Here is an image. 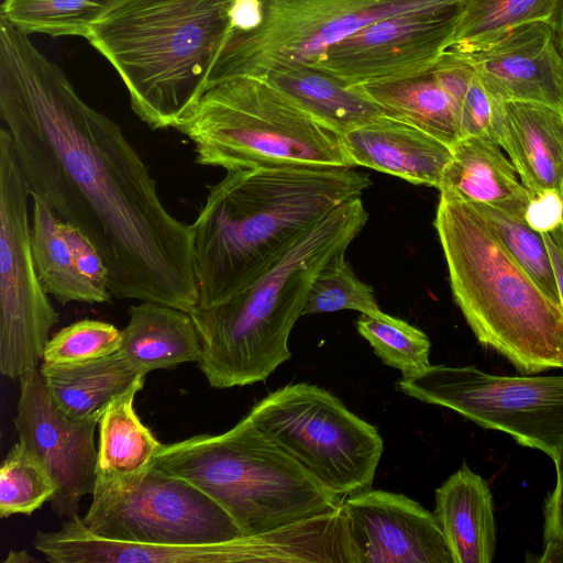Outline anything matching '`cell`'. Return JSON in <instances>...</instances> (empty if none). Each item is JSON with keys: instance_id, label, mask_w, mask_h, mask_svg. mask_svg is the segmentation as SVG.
<instances>
[{"instance_id": "obj_7", "label": "cell", "mask_w": 563, "mask_h": 563, "mask_svg": "<svg viewBox=\"0 0 563 563\" xmlns=\"http://www.w3.org/2000/svg\"><path fill=\"white\" fill-rule=\"evenodd\" d=\"M196 163L229 170L261 166L354 167L342 137L269 77L235 76L208 87L176 128Z\"/></svg>"}, {"instance_id": "obj_41", "label": "cell", "mask_w": 563, "mask_h": 563, "mask_svg": "<svg viewBox=\"0 0 563 563\" xmlns=\"http://www.w3.org/2000/svg\"><path fill=\"white\" fill-rule=\"evenodd\" d=\"M36 561L34 558H32L26 551H19L14 552L11 551L8 553L7 559L4 560V563H29Z\"/></svg>"}, {"instance_id": "obj_12", "label": "cell", "mask_w": 563, "mask_h": 563, "mask_svg": "<svg viewBox=\"0 0 563 563\" xmlns=\"http://www.w3.org/2000/svg\"><path fill=\"white\" fill-rule=\"evenodd\" d=\"M30 197L12 140L0 129V372L19 379L43 360L58 313L37 276Z\"/></svg>"}, {"instance_id": "obj_5", "label": "cell", "mask_w": 563, "mask_h": 563, "mask_svg": "<svg viewBox=\"0 0 563 563\" xmlns=\"http://www.w3.org/2000/svg\"><path fill=\"white\" fill-rule=\"evenodd\" d=\"M434 228L453 298L478 342L520 374L563 369V307L540 289L486 219L440 191Z\"/></svg>"}, {"instance_id": "obj_6", "label": "cell", "mask_w": 563, "mask_h": 563, "mask_svg": "<svg viewBox=\"0 0 563 563\" xmlns=\"http://www.w3.org/2000/svg\"><path fill=\"white\" fill-rule=\"evenodd\" d=\"M153 464L201 489L245 536L336 510L345 499L245 417L221 434L163 444Z\"/></svg>"}, {"instance_id": "obj_8", "label": "cell", "mask_w": 563, "mask_h": 563, "mask_svg": "<svg viewBox=\"0 0 563 563\" xmlns=\"http://www.w3.org/2000/svg\"><path fill=\"white\" fill-rule=\"evenodd\" d=\"M245 418L332 493L346 498L372 488L383 439L327 389L288 384L256 402Z\"/></svg>"}, {"instance_id": "obj_29", "label": "cell", "mask_w": 563, "mask_h": 563, "mask_svg": "<svg viewBox=\"0 0 563 563\" xmlns=\"http://www.w3.org/2000/svg\"><path fill=\"white\" fill-rule=\"evenodd\" d=\"M356 329L382 362L400 371L401 376L418 374L431 365L428 335L402 319L383 311L377 316L362 313Z\"/></svg>"}, {"instance_id": "obj_11", "label": "cell", "mask_w": 563, "mask_h": 563, "mask_svg": "<svg viewBox=\"0 0 563 563\" xmlns=\"http://www.w3.org/2000/svg\"><path fill=\"white\" fill-rule=\"evenodd\" d=\"M82 526L117 541L205 544L244 537L232 517L189 482L154 464L128 477L97 474Z\"/></svg>"}, {"instance_id": "obj_25", "label": "cell", "mask_w": 563, "mask_h": 563, "mask_svg": "<svg viewBox=\"0 0 563 563\" xmlns=\"http://www.w3.org/2000/svg\"><path fill=\"white\" fill-rule=\"evenodd\" d=\"M141 377L114 398L99 420L98 472L104 476L128 477L153 465L163 444L141 421L134 399L142 390Z\"/></svg>"}, {"instance_id": "obj_19", "label": "cell", "mask_w": 563, "mask_h": 563, "mask_svg": "<svg viewBox=\"0 0 563 563\" xmlns=\"http://www.w3.org/2000/svg\"><path fill=\"white\" fill-rule=\"evenodd\" d=\"M438 189L519 218H525L531 199L499 144L476 136L462 137L452 146Z\"/></svg>"}, {"instance_id": "obj_23", "label": "cell", "mask_w": 563, "mask_h": 563, "mask_svg": "<svg viewBox=\"0 0 563 563\" xmlns=\"http://www.w3.org/2000/svg\"><path fill=\"white\" fill-rule=\"evenodd\" d=\"M32 199L31 249L45 291L59 303H102L112 296L100 292L79 273L63 221L40 197Z\"/></svg>"}, {"instance_id": "obj_31", "label": "cell", "mask_w": 563, "mask_h": 563, "mask_svg": "<svg viewBox=\"0 0 563 563\" xmlns=\"http://www.w3.org/2000/svg\"><path fill=\"white\" fill-rule=\"evenodd\" d=\"M56 493L51 475L20 442L8 452L0 468V517L30 516Z\"/></svg>"}, {"instance_id": "obj_24", "label": "cell", "mask_w": 563, "mask_h": 563, "mask_svg": "<svg viewBox=\"0 0 563 563\" xmlns=\"http://www.w3.org/2000/svg\"><path fill=\"white\" fill-rule=\"evenodd\" d=\"M354 88L384 113L423 130L451 147L462 139L459 107L431 71L407 80Z\"/></svg>"}, {"instance_id": "obj_32", "label": "cell", "mask_w": 563, "mask_h": 563, "mask_svg": "<svg viewBox=\"0 0 563 563\" xmlns=\"http://www.w3.org/2000/svg\"><path fill=\"white\" fill-rule=\"evenodd\" d=\"M355 310L377 316L379 309L373 288L360 280L341 257L328 265L313 280L302 316Z\"/></svg>"}, {"instance_id": "obj_18", "label": "cell", "mask_w": 563, "mask_h": 563, "mask_svg": "<svg viewBox=\"0 0 563 563\" xmlns=\"http://www.w3.org/2000/svg\"><path fill=\"white\" fill-rule=\"evenodd\" d=\"M499 145L531 197L563 196V111L540 102H503Z\"/></svg>"}, {"instance_id": "obj_39", "label": "cell", "mask_w": 563, "mask_h": 563, "mask_svg": "<svg viewBox=\"0 0 563 563\" xmlns=\"http://www.w3.org/2000/svg\"><path fill=\"white\" fill-rule=\"evenodd\" d=\"M554 267L561 303L563 307V224L559 228L541 233Z\"/></svg>"}, {"instance_id": "obj_1", "label": "cell", "mask_w": 563, "mask_h": 563, "mask_svg": "<svg viewBox=\"0 0 563 563\" xmlns=\"http://www.w3.org/2000/svg\"><path fill=\"white\" fill-rule=\"evenodd\" d=\"M0 115L30 196L96 247L117 299L198 307L192 225L162 202L120 125L89 106L27 34L0 18Z\"/></svg>"}, {"instance_id": "obj_20", "label": "cell", "mask_w": 563, "mask_h": 563, "mask_svg": "<svg viewBox=\"0 0 563 563\" xmlns=\"http://www.w3.org/2000/svg\"><path fill=\"white\" fill-rule=\"evenodd\" d=\"M434 515L453 563H489L496 551L493 494L466 463L435 489Z\"/></svg>"}, {"instance_id": "obj_13", "label": "cell", "mask_w": 563, "mask_h": 563, "mask_svg": "<svg viewBox=\"0 0 563 563\" xmlns=\"http://www.w3.org/2000/svg\"><path fill=\"white\" fill-rule=\"evenodd\" d=\"M457 8L378 20L331 45L305 68L347 88L420 77L449 48Z\"/></svg>"}, {"instance_id": "obj_22", "label": "cell", "mask_w": 563, "mask_h": 563, "mask_svg": "<svg viewBox=\"0 0 563 563\" xmlns=\"http://www.w3.org/2000/svg\"><path fill=\"white\" fill-rule=\"evenodd\" d=\"M40 373L56 407L76 420L101 418L114 398L145 377L119 351L82 363L43 362Z\"/></svg>"}, {"instance_id": "obj_3", "label": "cell", "mask_w": 563, "mask_h": 563, "mask_svg": "<svg viewBox=\"0 0 563 563\" xmlns=\"http://www.w3.org/2000/svg\"><path fill=\"white\" fill-rule=\"evenodd\" d=\"M367 219L361 198L336 207L242 291L190 312L202 349L198 366L211 387L265 380L291 357L289 334L313 280L345 256Z\"/></svg>"}, {"instance_id": "obj_37", "label": "cell", "mask_w": 563, "mask_h": 563, "mask_svg": "<svg viewBox=\"0 0 563 563\" xmlns=\"http://www.w3.org/2000/svg\"><path fill=\"white\" fill-rule=\"evenodd\" d=\"M556 482L544 506V540L563 542V451L553 461Z\"/></svg>"}, {"instance_id": "obj_9", "label": "cell", "mask_w": 563, "mask_h": 563, "mask_svg": "<svg viewBox=\"0 0 563 563\" xmlns=\"http://www.w3.org/2000/svg\"><path fill=\"white\" fill-rule=\"evenodd\" d=\"M262 22L230 29L209 86L235 76L268 77L308 67L328 47L382 19L455 8L460 0H261Z\"/></svg>"}, {"instance_id": "obj_33", "label": "cell", "mask_w": 563, "mask_h": 563, "mask_svg": "<svg viewBox=\"0 0 563 563\" xmlns=\"http://www.w3.org/2000/svg\"><path fill=\"white\" fill-rule=\"evenodd\" d=\"M121 331L111 323L84 319L76 321L48 339L43 362L49 364L82 363L119 351Z\"/></svg>"}, {"instance_id": "obj_38", "label": "cell", "mask_w": 563, "mask_h": 563, "mask_svg": "<svg viewBox=\"0 0 563 563\" xmlns=\"http://www.w3.org/2000/svg\"><path fill=\"white\" fill-rule=\"evenodd\" d=\"M263 18L261 0H235L231 10V27L249 31L256 27Z\"/></svg>"}, {"instance_id": "obj_15", "label": "cell", "mask_w": 563, "mask_h": 563, "mask_svg": "<svg viewBox=\"0 0 563 563\" xmlns=\"http://www.w3.org/2000/svg\"><path fill=\"white\" fill-rule=\"evenodd\" d=\"M343 508L358 563H453L434 512L406 495L371 488Z\"/></svg>"}, {"instance_id": "obj_34", "label": "cell", "mask_w": 563, "mask_h": 563, "mask_svg": "<svg viewBox=\"0 0 563 563\" xmlns=\"http://www.w3.org/2000/svg\"><path fill=\"white\" fill-rule=\"evenodd\" d=\"M457 107L462 137L476 136L499 144L503 102L488 93L475 71L457 99Z\"/></svg>"}, {"instance_id": "obj_28", "label": "cell", "mask_w": 563, "mask_h": 563, "mask_svg": "<svg viewBox=\"0 0 563 563\" xmlns=\"http://www.w3.org/2000/svg\"><path fill=\"white\" fill-rule=\"evenodd\" d=\"M119 0H3L0 16L19 31L86 38Z\"/></svg>"}, {"instance_id": "obj_36", "label": "cell", "mask_w": 563, "mask_h": 563, "mask_svg": "<svg viewBox=\"0 0 563 563\" xmlns=\"http://www.w3.org/2000/svg\"><path fill=\"white\" fill-rule=\"evenodd\" d=\"M525 220L539 233L550 232L563 224V196L545 191L531 197Z\"/></svg>"}, {"instance_id": "obj_30", "label": "cell", "mask_w": 563, "mask_h": 563, "mask_svg": "<svg viewBox=\"0 0 563 563\" xmlns=\"http://www.w3.org/2000/svg\"><path fill=\"white\" fill-rule=\"evenodd\" d=\"M471 205L486 219L509 253L540 289L562 306L554 267L542 234L531 229L525 218L488 206Z\"/></svg>"}, {"instance_id": "obj_40", "label": "cell", "mask_w": 563, "mask_h": 563, "mask_svg": "<svg viewBox=\"0 0 563 563\" xmlns=\"http://www.w3.org/2000/svg\"><path fill=\"white\" fill-rule=\"evenodd\" d=\"M540 562H563V542L544 540V550Z\"/></svg>"}, {"instance_id": "obj_2", "label": "cell", "mask_w": 563, "mask_h": 563, "mask_svg": "<svg viewBox=\"0 0 563 563\" xmlns=\"http://www.w3.org/2000/svg\"><path fill=\"white\" fill-rule=\"evenodd\" d=\"M372 186L353 167L261 166L229 170L192 225L200 308L257 279L303 233Z\"/></svg>"}, {"instance_id": "obj_35", "label": "cell", "mask_w": 563, "mask_h": 563, "mask_svg": "<svg viewBox=\"0 0 563 563\" xmlns=\"http://www.w3.org/2000/svg\"><path fill=\"white\" fill-rule=\"evenodd\" d=\"M63 225L79 273L100 292L112 296L108 286L107 267L96 247L76 228L65 222H63Z\"/></svg>"}, {"instance_id": "obj_16", "label": "cell", "mask_w": 563, "mask_h": 563, "mask_svg": "<svg viewBox=\"0 0 563 563\" xmlns=\"http://www.w3.org/2000/svg\"><path fill=\"white\" fill-rule=\"evenodd\" d=\"M452 52L472 66L497 101L540 102L563 111L562 55L554 25L526 23L475 49Z\"/></svg>"}, {"instance_id": "obj_17", "label": "cell", "mask_w": 563, "mask_h": 563, "mask_svg": "<svg viewBox=\"0 0 563 563\" xmlns=\"http://www.w3.org/2000/svg\"><path fill=\"white\" fill-rule=\"evenodd\" d=\"M353 166H363L417 185L439 187L452 147L423 130L382 113L341 135Z\"/></svg>"}, {"instance_id": "obj_10", "label": "cell", "mask_w": 563, "mask_h": 563, "mask_svg": "<svg viewBox=\"0 0 563 563\" xmlns=\"http://www.w3.org/2000/svg\"><path fill=\"white\" fill-rule=\"evenodd\" d=\"M396 389L451 409L482 428L504 432L552 461L563 451V375L508 376L475 366L430 365L401 376Z\"/></svg>"}, {"instance_id": "obj_14", "label": "cell", "mask_w": 563, "mask_h": 563, "mask_svg": "<svg viewBox=\"0 0 563 563\" xmlns=\"http://www.w3.org/2000/svg\"><path fill=\"white\" fill-rule=\"evenodd\" d=\"M13 423L19 442L40 460L56 485L51 506L60 519L78 516L80 500L92 494L98 472L95 430L100 418L71 419L51 399L40 369L19 378Z\"/></svg>"}, {"instance_id": "obj_4", "label": "cell", "mask_w": 563, "mask_h": 563, "mask_svg": "<svg viewBox=\"0 0 563 563\" xmlns=\"http://www.w3.org/2000/svg\"><path fill=\"white\" fill-rule=\"evenodd\" d=\"M235 0H119L86 40L123 81L134 113L175 129L208 89Z\"/></svg>"}, {"instance_id": "obj_27", "label": "cell", "mask_w": 563, "mask_h": 563, "mask_svg": "<svg viewBox=\"0 0 563 563\" xmlns=\"http://www.w3.org/2000/svg\"><path fill=\"white\" fill-rule=\"evenodd\" d=\"M562 0H460L448 49L468 52L526 23L555 26Z\"/></svg>"}, {"instance_id": "obj_26", "label": "cell", "mask_w": 563, "mask_h": 563, "mask_svg": "<svg viewBox=\"0 0 563 563\" xmlns=\"http://www.w3.org/2000/svg\"><path fill=\"white\" fill-rule=\"evenodd\" d=\"M290 93L320 123L340 135L384 113L355 88L310 68H294L268 76Z\"/></svg>"}, {"instance_id": "obj_42", "label": "cell", "mask_w": 563, "mask_h": 563, "mask_svg": "<svg viewBox=\"0 0 563 563\" xmlns=\"http://www.w3.org/2000/svg\"><path fill=\"white\" fill-rule=\"evenodd\" d=\"M555 35H556V44L560 53L563 52V0L561 2V7L558 13L556 23H555Z\"/></svg>"}, {"instance_id": "obj_21", "label": "cell", "mask_w": 563, "mask_h": 563, "mask_svg": "<svg viewBox=\"0 0 563 563\" xmlns=\"http://www.w3.org/2000/svg\"><path fill=\"white\" fill-rule=\"evenodd\" d=\"M119 352L142 375L199 362L202 349L190 312L153 301L128 309Z\"/></svg>"}, {"instance_id": "obj_43", "label": "cell", "mask_w": 563, "mask_h": 563, "mask_svg": "<svg viewBox=\"0 0 563 563\" xmlns=\"http://www.w3.org/2000/svg\"><path fill=\"white\" fill-rule=\"evenodd\" d=\"M562 55V84H563V52L561 53Z\"/></svg>"}]
</instances>
